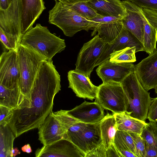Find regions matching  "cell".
Here are the masks:
<instances>
[{"mask_svg": "<svg viewBox=\"0 0 157 157\" xmlns=\"http://www.w3.org/2000/svg\"><path fill=\"white\" fill-rule=\"evenodd\" d=\"M129 132L134 140L137 157H146L145 142L144 140L138 134Z\"/></svg>", "mask_w": 157, "mask_h": 157, "instance_id": "obj_31", "label": "cell"}, {"mask_svg": "<svg viewBox=\"0 0 157 157\" xmlns=\"http://www.w3.org/2000/svg\"><path fill=\"white\" fill-rule=\"evenodd\" d=\"M36 157H86V154L71 141L63 138L38 148Z\"/></svg>", "mask_w": 157, "mask_h": 157, "instance_id": "obj_13", "label": "cell"}, {"mask_svg": "<svg viewBox=\"0 0 157 157\" xmlns=\"http://www.w3.org/2000/svg\"><path fill=\"white\" fill-rule=\"evenodd\" d=\"M149 121L156 122L157 121V96L151 98L147 115Z\"/></svg>", "mask_w": 157, "mask_h": 157, "instance_id": "obj_35", "label": "cell"}, {"mask_svg": "<svg viewBox=\"0 0 157 157\" xmlns=\"http://www.w3.org/2000/svg\"><path fill=\"white\" fill-rule=\"evenodd\" d=\"M67 78L68 87L77 97L91 100L95 98L98 86L92 83L89 78L74 70L68 72Z\"/></svg>", "mask_w": 157, "mask_h": 157, "instance_id": "obj_19", "label": "cell"}, {"mask_svg": "<svg viewBox=\"0 0 157 157\" xmlns=\"http://www.w3.org/2000/svg\"><path fill=\"white\" fill-rule=\"evenodd\" d=\"M140 7L155 10L157 12V0H127Z\"/></svg>", "mask_w": 157, "mask_h": 157, "instance_id": "obj_33", "label": "cell"}, {"mask_svg": "<svg viewBox=\"0 0 157 157\" xmlns=\"http://www.w3.org/2000/svg\"><path fill=\"white\" fill-rule=\"evenodd\" d=\"M20 40L46 9L43 0H19Z\"/></svg>", "mask_w": 157, "mask_h": 157, "instance_id": "obj_16", "label": "cell"}, {"mask_svg": "<svg viewBox=\"0 0 157 157\" xmlns=\"http://www.w3.org/2000/svg\"><path fill=\"white\" fill-rule=\"evenodd\" d=\"M12 0H9L10 2V3H11V2L12 1Z\"/></svg>", "mask_w": 157, "mask_h": 157, "instance_id": "obj_43", "label": "cell"}, {"mask_svg": "<svg viewBox=\"0 0 157 157\" xmlns=\"http://www.w3.org/2000/svg\"><path fill=\"white\" fill-rule=\"evenodd\" d=\"M100 128L103 144L107 150L113 144L117 130L116 119L113 113H108L105 116L101 121Z\"/></svg>", "mask_w": 157, "mask_h": 157, "instance_id": "obj_23", "label": "cell"}, {"mask_svg": "<svg viewBox=\"0 0 157 157\" xmlns=\"http://www.w3.org/2000/svg\"><path fill=\"white\" fill-rule=\"evenodd\" d=\"M22 151L25 152L30 153L32 152V150L29 144H27L24 145L21 148Z\"/></svg>", "mask_w": 157, "mask_h": 157, "instance_id": "obj_40", "label": "cell"}, {"mask_svg": "<svg viewBox=\"0 0 157 157\" xmlns=\"http://www.w3.org/2000/svg\"><path fill=\"white\" fill-rule=\"evenodd\" d=\"M107 157V151L102 143L89 152L86 157Z\"/></svg>", "mask_w": 157, "mask_h": 157, "instance_id": "obj_36", "label": "cell"}, {"mask_svg": "<svg viewBox=\"0 0 157 157\" xmlns=\"http://www.w3.org/2000/svg\"><path fill=\"white\" fill-rule=\"evenodd\" d=\"M135 47H128L123 49L114 51L110 55L109 61L112 63H133L136 60Z\"/></svg>", "mask_w": 157, "mask_h": 157, "instance_id": "obj_26", "label": "cell"}, {"mask_svg": "<svg viewBox=\"0 0 157 157\" xmlns=\"http://www.w3.org/2000/svg\"><path fill=\"white\" fill-rule=\"evenodd\" d=\"M18 55L20 78L19 86L24 101L20 109L26 108L29 101L30 94L37 74L45 59L33 50L19 44Z\"/></svg>", "mask_w": 157, "mask_h": 157, "instance_id": "obj_3", "label": "cell"}, {"mask_svg": "<svg viewBox=\"0 0 157 157\" xmlns=\"http://www.w3.org/2000/svg\"><path fill=\"white\" fill-rule=\"evenodd\" d=\"M67 5L74 11L90 20L100 14L97 10L89 6L87 2H80L73 5Z\"/></svg>", "mask_w": 157, "mask_h": 157, "instance_id": "obj_28", "label": "cell"}, {"mask_svg": "<svg viewBox=\"0 0 157 157\" xmlns=\"http://www.w3.org/2000/svg\"><path fill=\"white\" fill-rule=\"evenodd\" d=\"M57 0L64 4L71 5H73L79 2H87L90 0Z\"/></svg>", "mask_w": 157, "mask_h": 157, "instance_id": "obj_38", "label": "cell"}, {"mask_svg": "<svg viewBox=\"0 0 157 157\" xmlns=\"http://www.w3.org/2000/svg\"><path fill=\"white\" fill-rule=\"evenodd\" d=\"M135 71V65L132 63H114L109 60L99 65L96 70L104 83L111 82L121 83L126 77Z\"/></svg>", "mask_w": 157, "mask_h": 157, "instance_id": "obj_12", "label": "cell"}, {"mask_svg": "<svg viewBox=\"0 0 157 157\" xmlns=\"http://www.w3.org/2000/svg\"><path fill=\"white\" fill-rule=\"evenodd\" d=\"M120 0V1H121V0L122 1V0Z\"/></svg>", "mask_w": 157, "mask_h": 157, "instance_id": "obj_44", "label": "cell"}, {"mask_svg": "<svg viewBox=\"0 0 157 157\" xmlns=\"http://www.w3.org/2000/svg\"><path fill=\"white\" fill-rule=\"evenodd\" d=\"M104 109L98 103L85 101L73 109L67 110V113L78 121L86 123L98 122L105 117Z\"/></svg>", "mask_w": 157, "mask_h": 157, "instance_id": "obj_20", "label": "cell"}, {"mask_svg": "<svg viewBox=\"0 0 157 157\" xmlns=\"http://www.w3.org/2000/svg\"><path fill=\"white\" fill-rule=\"evenodd\" d=\"M156 123H157V122H156Z\"/></svg>", "mask_w": 157, "mask_h": 157, "instance_id": "obj_45", "label": "cell"}, {"mask_svg": "<svg viewBox=\"0 0 157 157\" xmlns=\"http://www.w3.org/2000/svg\"><path fill=\"white\" fill-rule=\"evenodd\" d=\"M146 157H157V147L145 143Z\"/></svg>", "mask_w": 157, "mask_h": 157, "instance_id": "obj_37", "label": "cell"}, {"mask_svg": "<svg viewBox=\"0 0 157 157\" xmlns=\"http://www.w3.org/2000/svg\"><path fill=\"white\" fill-rule=\"evenodd\" d=\"M128 101L126 111L132 117L145 121L151 98L140 83L135 71L121 83Z\"/></svg>", "mask_w": 157, "mask_h": 157, "instance_id": "obj_5", "label": "cell"}, {"mask_svg": "<svg viewBox=\"0 0 157 157\" xmlns=\"http://www.w3.org/2000/svg\"><path fill=\"white\" fill-rule=\"evenodd\" d=\"M95 99V102L113 113L125 112L128 107V100L120 83H102L98 86Z\"/></svg>", "mask_w": 157, "mask_h": 157, "instance_id": "obj_7", "label": "cell"}, {"mask_svg": "<svg viewBox=\"0 0 157 157\" xmlns=\"http://www.w3.org/2000/svg\"><path fill=\"white\" fill-rule=\"evenodd\" d=\"M60 81L52 60H44L34 81L27 107L12 110L8 125L16 137L38 128L52 111L54 97L61 90Z\"/></svg>", "mask_w": 157, "mask_h": 157, "instance_id": "obj_1", "label": "cell"}, {"mask_svg": "<svg viewBox=\"0 0 157 157\" xmlns=\"http://www.w3.org/2000/svg\"><path fill=\"white\" fill-rule=\"evenodd\" d=\"M67 111L62 109L52 111L38 128V140L43 145L63 138L69 128L78 121Z\"/></svg>", "mask_w": 157, "mask_h": 157, "instance_id": "obj_6", "label": "cell"}, {"mask_svg": "<svg viewBox=\"0 0 157 157\" xmlns=\"http://www.w3.org/2000/svg\"><path fill=\"white\" fill-rule=\"evenodd\" d=\"M141 137L145 143L157 147V124L156 122L149 121L144 127Z\"/></svg>", "mask_w": 157, "mask_h": 157, "instance_id": "obj_27", "label": "cell"}, {"mask_svg": "<svg viewBox=\"0 0 157 157\" xmlns=\"http://www.w3.org/2000/svg\"><path fill=\"white\" fill-rule=\"evenodd\" d=\"M155 92L156 93V94H157V88L156 89H155Z\"/></svg>", "mask_w": 157, "mask_h": 157, "instance_id": "obj_42", "label": "cell"}, {"mask_svg": "<svg viewBox=\"0 0 157 157\" xmlns=\"http://www.w3.org/2000/svg\"><path fill=\"white\" fill-rule=\"evenodd\" d=\"M0 157H13L11 151L16 136L8 124L0 125Z\"/></svg>", "mask_w": 157, "mask_h": 157, "instance_id": "obj_24", "label": "cell"}, {"mask_svg": "<svg viewBox=\"0 0 157 157\" xmlns=\"http://www.w3.org/2000/svg\"><path fill=\"white\" fill-rule=\"evenodd\" d=\"M13 157H15L17 155L20 154L21 153L20 151H19L17 148H13L11 151Z\"/></svg>", "mask_w": 157, "mask_h": 157, "instance_id": "obj_41", "label": "cell"}, {"mask_svg": "<svg viewBox=\"0 0 157 157\" xmlns=\"http://www.w3.org/2000/svg\"><path fill=\"white\" fill-rule=\"evenodd\" d=\"M20 44L48 61L52 60L56 54L64 50L66 47L64 39L52 33L47 27L39 23L23 35Z\"/></svg>", "mask_w": 157, "mask_h": 157, "instance_id": "obj_2", "label": "cell"}, {"mask_svg": "<svg viewBox=\"0 0 157 157\" xmlns=\"http://www.w3.org/2000/svg\"><path fill=\"white\" fill-rule=\"evenodd\" d=\"M10 3L9 0H0V9L5 10L9 6Z\"/></svg>", "mask_w": 157, "mask_h": 157, "instance_id": "obj_39", "label": "cell"}, {"mask_svg": "<svg viewBox=\"0 0 157 157\" xmlns=\"http://www.w3.org/2000/svg\"><path fill=\"white\" fill-rule=\"evenodd\" d=\"M87 3L103 15L122 18L126 15L125 8L119 0H90Z\"/></svg>", "mask_w": 157, "mask_h": 157, "instance_id": "obj_21", "label": "cell"}, {"mask_svg": "<svg viewBox=\"0 0 157 157\" xmlns=\"http://www.w3.org/2000/svg\"><path fill=\"white\" fill-rule=\"evenodd\" d=\"M143 20L144 34L143 51L145 52L150 54L152 53L157 49V29L144 19Z\"/></svg>", "mask_w": 157, "mask_h": 157, "instance_id": "obj_25", "label": "cell"}, {"mask_svg": "<svg viewBox=\"0 0 157 157\" xmlns=\"http://www.w3.org/2000/svg\"><path fill=\"white\" fill-rule=\"evenodd\" d=\"M121 18L105 16L100 14L91 20L98 22L91 33V36L97 34L108 44L111 43L121 31L123 27Z\"/></svg>", "mask_w": 157, "mask_h": 157, "instance_id": "obj_14", "label": "cell"}, {"mask_svg": "<svg viewBox=\"0 0 157 157\" xmlns=\"http://www.w3.org/2000/svg\"><path fill=\"white\" fill-rule=\"evenodd\" d=\"M116 134L122 139L137 157L134 140L129 132L126 131L117 130Z\"/></svg>", "mask_w": 157, "mask_h": 157, "instance_id": "obj_32", "label": "cell"}, {"mask_svg": "<svg viewBox=\"0 0 157 157\" xmlns=\"http://www.w3.org/2000/svg\"><path fill=\"white\" fill-rule=\"evenodd\" d=\"M107 44L97 35L84 43L78 54L75 70L90 78Z\"/></svg>", "mask_w": 157, "mask_h": 157, "instance_id": "obj_8", "label": "cell"}, {"mask_svg": "<svg viewBox=\"0 0 157 157\" xmlns=\"http://www.w3.org/2000/svg\"><path fill=\"white\" fill-rule=\"evenodd\" d=\"M101 121L88 123L82 131L67 140L73 143L86 155L103 143L100 128Z\"/></svg>", "mask_w": 157, "mask_h": 157, "instance_id": "obj_10", "label": "cell"}, {"mask_svg": "<svg viewBox=\"0 0 157 157\" xmlns=\"http://www.w3.org/2000/svg\"><path fill=\"white\" fill-rule=\"evenodd\" d=\"M135 47L136 52L143 51V44L135 36L123 26L117 37L111 43L107 44L97 62L98 66L109 60L114 51L126 48Z\"/></svg>", "mask_w": 157, "mask_h": 157, "instance_id": "obj_15", "label": "cell"}, {"mask_svg": "<svg viewBox=\"0 0 157 157\" xmlns=\"http://www.w3.org/2000/svg\"><path fill=\"white\" fill-rule=\"evenodd\" d=\"M135 72L140 83L147 91L157 88V49L135 65Z\"/></svg>", "mask_w": 157, "mask_h": 157, "instance_id": "obj_11", "label": "cell"}, {"mask_svg": "<svg viewBox=\"0 0 157 157\" xmlns=\"http://www.w3.org/2000/svg\"><path fill=\"white\" fill-rule=\"evenodd\" d=\"M117 126V130L141 134L143 129L147 123L134 118L126 111L113 113Z\"/></svg>", "mask_w": 157, "mask_h": 157, "instance_id": "obj_22", "label": "cell"}, {"mask_svg": "<svg viewBox=\"0 0 157 157\" xmlns=\"http://www.w3.org/2000/svg\"><path fill=\"white\" fill-rule=\"evenodd\" d=\"M12 109L0 105V125L8 124L11 117Z\"/></svg>", "mask_w": 157, "mask_h": 157, "instance_id": "obj_34", "label": "cell"}, {"mask_svg": "<svg viewBox=\"0 0 157 157\" xmlns=\"http://www.w3.org/2000/svg\"><path fill=\"white\" fill-rule=\"evenodd\" d=\"M55 1V6L49 11L48 22L60 28L65 36L72 37L82 30H93L97 25V22L83 17L67 5Z\"/></svg>", "mask_w": 157, "mask_h": 157, "instance_id": "obj_4", "label": "cell"}, {"mask_svg": "<svg viewBox=\"0 0 157 157\" xmlns=\"http://www.w3.org/2000/svg\"><path fill=\"white\" fill-rule=\"evenodd\" d=\"M126 11L122 19L123 26L135 36L143 44L144 23L141 7L127 0L121 1Z\"/></svg>", "mask_w": 157, "mask_h": 157, "instance_id": "obj_17", "label": "cell"}, {"mask_svg": "<svg viewBox=\"0 0 157 157\" xmlns=\"http://www.w3.org/2000/svg\"><path fill=\"white\" fill-rule=\"evenodd\" d=\"M0 41L4 47L8 51L17 50L20 42L16 38L0 28Z\"/></svg>", "mask_w": 157, "mask_h": 157, "instance_id": "obj_29", "label": "cell"}, {"mask_svg": "<svg viewBox=\"0 0 157 157\" xmlns=\"http://www.w3.org/2000/svg\"><path fill=\"white\" fill-rule=\"evenodd\" d=\"M20 23L19 0H13L6 9H0V28L20 43Z\"/></svg>", "mask_w": 157, "mask_h": 157, "instance_id": "obj_18", "label": "cell"}, {"mask_svg": "<svg viewBox=\"0 0 157 157\" xmlns=\"http://www.w3.org/2000/svg\"><path fill=\"white\" fill-rule=\"evenodd\" d=\"M20 71L17 50L2 52L0 57V84L6 88L19 86Z\"/></svg>", "mask_w": 157, "mask_h": 157, "instance_id": "obj_9", "label": "cell"}, {"mask_svg": "<svg viewBox=\"0 0 157 157\" xmlns=\"http://www.w3.org/2000/svg\"><path fill=\"white\" fill-rule=\"evenodd\" d=\"M113 144L121 157H137L125 142L116 134Z\"/></svg>", "mask_w": 157, "mask_h": 157, "instance_id": "obj_30", "label": "cell"}]
</instances>
